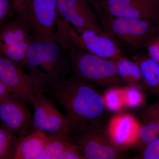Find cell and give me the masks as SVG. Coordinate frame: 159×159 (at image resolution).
Segmentation results:
<instances>
[{
    "label": "cell",
    "mask_w": 159,
    "mask_h": 159,
    "mask_svg": "<svg viewBox=\"0 0 159 159\" xmlns=\"http://www.w3.org/2000/svg\"><path fill=\"white\" fill-rule=\"evenodd\" d=\"M45 94L66 111L68 136L104 128L107 109L103 96L89 83L68 77Z\"/></svg>",
    "instance_id": "1"
},
{
    "label": "cell",
    "mask_w": 159,
    "mask_h": 159,
    "mask_svg": "<svg viewBox=\"0 0 159 159\" xmlns=\"http://www.w3.org/2000/svg\"><path fill=\"white\" fill-rule=\"evenodd\" d=\"M25 67L37 90L46 94L70 74L69 50L55 39L33 41L27 51Z\"/></svg>",
    "instance_id": "2"
},
{
    "label": "cell",
    "mask_w": 159,
    "mask_h": 159,
    "mask_svg": "<svg viewBox=\"0 0 159 159\" xmlns=\"http://www.w3.org/2000/svg\"><path fill=\"white\" fill-rule=\"evenodd\" d=\"M69 51L72 78L109 87L122 83L114 60L100 57L75 47H70Z\"/></svg>",
    "instance_id": "3"
},
{
    "label": "cell",
    "mask_w": 159,
    "mask_h": 159,
    "mask_svg": "<svg viewBox=\"0 0 159 159\" xmlns=\"http://www.w3.org/2000/svg\"><path fill=\"white\" fill-rule=\"evenodd\" d=\"M55 39L67 49L73 47L99 57L116 60L123 57L113 39L107 35L89 30L78 33L66 24L58 29Z\"/></svg>",
    "instance_id": "4"
},
{
    "label": "cell",
    "mask_w": 159,
    "mask_h": 159,
    "mask_svg": "<svg viewBox=\"0 0 159 159\" xmlns=\"http://www.w3.org/2000/svg\"><path fill=\"white\" fill-rule=\"evenodd\" d=\"M57 0H29L25 13L21 18L33 39L45 42L54 39L57 31L59 16Z\"/></svg>",
    "instance_id": "5"
},
{
    "label": "cell",
    "mask_w": 159,
    "mask_h": 159,
    "mask_svg": "<svg viewBox=\"0 0 159 159\" xmlns=\"http://www.w3.org/2000/svg\"><path fill=\"white\" fill-rule=\"evenodd\" d=\"M33 41L27 25L17 15L0 27V54L22 69L25 67L27 51Z\"/></svg>",
    "instance_id": "6"
},
{
    "label": "cell",
    "mask_w": 159,
    "mask_h": 159,
    "mask_svg": "<svg viewBox=\"0 0 159 159\" xmlns=\"http://www.w3.org/2000/svg\"><path fill=\"white\" fill-rule=\"evenodd\" d=\"M52 102L46 94L38 90L35 91L31 103L34 109L32 130L42 131L50 138L68 136L70 132L68 119Z\"/></svg>",
    "instance_id": "7"
},
{
    "label": "cell",
    "mask_w": 159,
    "mask_h": 159,
    "mask_svg": "<svg viewBox=\"0 0 159 159\" xmlns=\"http://www.w3.org/2000/svg\"><path fill=\"white\" fill-rule=\"evenodd\" d=\"M95 10L100 14L104 32L111 38L113 36L117 38L130 48H139L150 32V24L145 20L115 17Z\"/></svg>",
    "instance_id": "8"
},
{
    "label": "cell",
    "mask_w": 159,
    "mask_h": 159,
    "mask_svg": "<svg viewBox=\"0 0 159 159\" xmlns=\"http://www.w3.org/2000/svg\"><path fill=\"white\" fill-rule=\"evenodd\" d=\"M68 137L77 144L85 159H116L124 157L122 150L114 145L104 128L94 129Z\"/></svg>",
    "instance_id": "9"
},
{
    "label": "cell",
    "mask_w": 159,
    "mask_h": 159,
    "mask_svg": "<svg viewBox=\"0 0 159 159\" xmlns=\"http://www.w3.org/2000/svg\"><path fill=\"white\" fill-rule=\"evenodd\" d=\"M57 9L60 17L72 25L78 33L91 30L109 36L99 25L89 0H57Z\"/></svg>",
    "instance_id": "10"
},
{
    "label": "cell",
    "mask_w": 159,
    "mask_h": 159,
    "mask_svg": "<svg viewBox=\"0 0 159 159\" xmlns=\"http://www.w3.org/2000/svg\"><path fill=\"white\" fill-rule=\"evenodd\" d=\"M26 103L13 94L0 99L1 125L18 137L32 131L33 116Z\"/></svg>",
    "instance_id": "11"
},
{
    "label": "cell",
    "mask_w": 159,
    "mask_h": 159,
    "mask_svg": "<svg viewBox=\"0 0 159 159\" xmlns=\"http://www.w3.org/2000/svg\"><path fill=\"white\" fill-rule=\"evenodd\" d=\"M0 81L11 93L31 104L37 90L29 74L11 60L0 54Z\"/></svg>",
    "instance_id": "12"
},
{
    "label": "cell",
    "mask_w": 159,
    "mask_h": 159,
    "mask_svg": "<svg viewBox=\"0 0 159 159\" xmlns=\"http://www.w3.org/2000/svg\"><path fill=\"white\" fill-rule=\"evenodd\" d=\"M94 9L115 17L145 20L155 13L158 3L153 0H89Z\"/></svg>",
    "instance_id": "13"
},
{
    "label": "cell",
    "mask_w": 159,
    "mask_h": 159,
    "mask_svg": "<svg viewBox=\"0 0 159 159\" xmlns=\"http://www.w3.org/2000/svg\"><path fill=\"white\" fill-rule=\"evenodd\" d=\"M140 123L132 115L119 112L114 115L107 126V132L114 145L121 150L132 148Z\"/></svg>",
    "instance_id": "14"
},
{
    "label": "cell",
    "mask_w": 159,
    "mask_h": 159,
    "mask_svg": "<svg viewBox=\"0 0 159 159\" xmlns=\"http://www.w3.org/2000/svg\"><path fill=\"white\" fill-rule=\"evenodd\" d=\"M50 140L45 133L37 129L18 137L11 159H37Z\"/></svg>",
    "instance_id": "15"
},
{
    "label": "cell",
    "mask_w": 159,
    "mask_h": 159,
    "mask_svg": "<svg viewBox=\"0 0 159 159\" xmlns=\"http://www.w3.org/2000/svg\"><path fill=\"white\" fill-rule=\"evenodd\" d=\"M115 61L117 73L122 81L139 87L142 78L141 70L137 62L132 61L124 56L115 60Z\"/></svg>",
    "instance_id": "16"
},
{
    "label": "cell",
    "mask_w": 159,
    "mask_h": 159,
    "mask_svg": "<svg viewBox=\"0 0 159 159\" xmlns=\"http://www.w3.org/2000/svg\"><path fill=\"white\" fill-rule=\"evenodd\" d=\"M141 70L142 81L154 93H159V63L152 58L137 61Z\"/></svg>",
    "instance_id": "17"
},
{
    "label": "cell",
    "mask_w": 159,
    "mask_h": 159,
    "mask_svg": "<svg viewBox=\"0 0 159 159\" xmlns=\"http://www.w3.org/2000/svg\"><path fill=\"white\" fill-rule=\"evenodd\" d=\"M159 137V129L152 121L145 119L140 124L135 142L132 148L142 150L145 146Z\"/></svg>",
    "instance_id": "18"
},
{
    "label": "cell",
    "mask_w": 159,
    "mask_h": 159,
    "mask_svg": "<svg viewBox=\"0 0 159 159\" xmlns=\"http://www.w3.org/2000/svg\"><path fill=\"white\" fill-rule=\"evenodd\" d=\"M50 138L48 143L37 159H61L65 151L73 142L68 136Z\"/></svg>",
    "instance_id": "19"
},
{
    "label": "cell",
    "mask_w": 159,
    "mask_h": 159,
    "mask_svg": "<svg viewBox=\"0 0 159 159\" xmlns=\"http://www.w3.org/2000/svg\"><path fill=\"white\" fill-rule=\"evenodd\" d=\"M102 96L106 107L110 111L117 113L125 108L123 87H110Z\"/></svg>",
    "instance_id": "20"
},
{
    "label": "cell",
    "mask_w": 159,
    "mask_h": 159,
    "mask_svg": "<svg viewBox=\"0 0 159 159\" xmlns=\"http://www.w3.org/2000/svg\"><path fill=\"white\" fill-rule=\"evenodd\" d=\"M18 136L0 125V159H11Z\"/></svg>",
    "instance_id": "21"
},
{
    "label": "cell",
    "mask_w": 159,
    "mask_h": 159,
    "mask_svg": "<svg viewBox=\"0 0 159 159\" xmlns=\"http://www.w3.org/2000/svg\"><path fill=\"white\" fill-rule=\"evenodd\" d=\"M123 93L125 108H138L143 104L145 97L139 87L129 84L123 87Z\"/></svg>",
    "instance_id": "22"
},
{
    "label": "cell",
    "mask_w": 159,
    "mask_h": 159,
    "mask_svg": "<svg viewBox=\"0 0 159 159\" xmlns=\"http://www.w3.org/2000/svg\"><path fill=\"white\" fill-rule=\"evenodd\" d=\"M142 151V159H159V137L145 146Z\"/></svg>",
    "instance_id": "23"
},
{
    "label": "cell",
    "mask_w": 159,
    "mask_h": 159,
    "mask_svg": "<svg viewBox=\"0 0 159 159\" xmlns=\"http://www.w3.org/2000/svg\"><path fill=\"white\" fill-rule=\"evenodd\" d=\"M15 12L12 0H0V27Z\"/></svg>",
    "instance_id": "24"
},
{
    "label": "cell",
    "mask_w": 159,
    "mask_h": 159,
    "mask_svg": "<svg viewBox=\"0 0 159 159\" xmlns=\"http://www.w3.org/2000/svg\"><path fill=\"white\" fill-rule=\"evenodd\" d=\"M84 159L85 157L81 150L74 142L66 148L61 157V159Z\"/></svg>",
    "instance_id": "25"
},
{
    "label": "cell",
    "mask_w": 159,
    "mask_h": 159,
    "mask_svg": "<svg viewBox=\"0 0 159 159\" xmlns=\"http://www.w3.org/2000/svg\"><path fill=\"white\" fill-rule=\"evenodd\" d=\"M12 1L16 15L22 17L25 13L29 0H12Z\"/></svg>",
    "instance_id": "26"
},
{
    "label": "cell",
    "mask_w": 159,
    "mask_h": 159,
    "mask_svg": "<svg viewBox=\"0 0 159 159\" xmlns=\"http://www.w3.org/2000/svg\"><path fill=\"white\" fill-rule=\"evenodd\" d=\"M148 51L151 58L159 63V45L152 43L148 47Z\"/></svg>",
    "instance_id": "27"
},
{
    "label": "cell",
    "mask_w": 159,
    "mask_h": 159,
    "mask_svg": "<svg viewBox=\"0 0 159 159\" xmlns=\"http://www.w3.org/2000/svg\"><path fill=\"white\" fill-rule=\"evenodd\" d=\"M12 94L5 85L0 81V99Z\"/></svg>",
    "instance_id": "28"
},
{
    "label": "cell",
    "mask_w": 159,
    "mask_h": 159,
    "mask_svg": "<svg viewBox=\"0 0 159 159\" xmlns=\"http://www.w3.org/2000/svg\"><path fill=\"white\" fill-rule=\"evenodd\" d=\"M151 109L155 111H156L159 114V104H156V105H155L154 106H153V107H152Z\"/></svg>",
    "instance_id": "29"
},
{
    "label": "cell",
    "mask_w": 159,
    "mask_h": 159,
    "mask_svg": "<svg viewBox=\"0 0 159 159\" xmlns=\"http://www.w3.org/2000/svg\"><path fill=\"white\" fill-rule=\"evenodd\" d=\"M153 1H155V2H157L159 4V0H153Z\"/></svg>",
    "instance_id": "30"
}]
</instances>
